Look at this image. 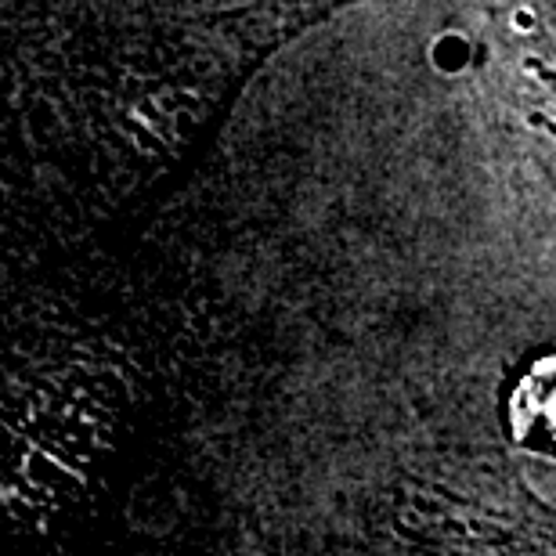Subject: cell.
Wrapping results in <instances>:
<instances>
[{
  "instance_id": "cell-1",
  "label": "cell",
  "mask_w": 556,
  "mask_h": 556,
  "mask_svg": "<svg viewBox=\"0 0 556 556\" xmlns=\"http://www.w3.org/2000/svg\"><path fill=\"white\" fill-rule=\"evenodd\" d=\"M506 422L514 441L528 444L535 452L556 455V354L531 362L509 383Z\"/></svg>"
}]
</instances>
